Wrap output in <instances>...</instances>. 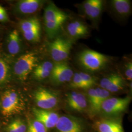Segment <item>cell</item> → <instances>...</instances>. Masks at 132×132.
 Listing matches in <instances>:
<instances>
[{"label":"cell","mask_w":132,"mask_h":132,"mask_svg":"<svg viewBox=\"0 0 132 132\" xmlns=\"http://www.w3.org/2000/svg\"><path fill=\"white\" fill-rule=\"evenodd\" d=\"M70 83V86L75 89H88V87L86 85L83 80L80 77L79 73L76 72L73 74V77L71 79Z\"/></svg>","instance_id":"23"},{"label":"cell","mask_w":132,"mask_h":132,"mask_svg":"<svg viewBox=\"0 0 132 132\" xmlns=\"http://www.w3.org/2000/svg\"><path fill=\"white\" fill-rule=\"evenodd\" d=\"M22 46V41L17 30L14 29L10 33L7 40V49L10 54L16 55L19 53Z\"/></svg>","instance_id":"17"},{"label":"cell","mask_w":132,"mask_h":132,"mask_svg":"<svg viewBox=\"0 0 132 132\" xmlns=\"http://www.w3.org/2000/svg\"><path fill=\"white\" fill-rule=\"evenodd\" d=\"M9 21V16L5 9L0 5V22H5Z\"/></svg>","instance_id":"28"},{"label":"cell","mask_w":132,"mask_h":132,"mask_svg":"<svg viewBox=\"0 0 132 132\" xmlns=\"http://www.w3.org/2000/svg\"><path fill=\"white\" fill-rule=\"evenodd\" d=\"M34 99L39 109L49 110L55 107L58 99L56 95L50 90L40 88L34 93Z\"/></svg>","instance_id":"8"},{"label":"cell","mask_w":132,"mask_h":132,"mask_svg":"<svg viewBox=\"0 0 132 132\" xmlns=\"http://www.w3.org/2000/svg\"><path fill=\"white\" fill-rule=\"evenodd\" d=\"M79 74L89 89L91 88V87L96 84V79L94 76L84 72H80Z\"/></svg>","instance_id":"25"},{"label":"cell","mask_w":132,"mask_h":132,"mask_svg":"<svg viewBox=\"0 0 132 132\" xmlns=\"http://www.w3.org/2000/svg\"><path fill=\"white\" fill-rule=\"evenodd\" d=\"M124 80L118 73H113L102 78L100 82L101 88L109 93H116L123 90L124 87Z\"/></svg>","instance_id":"9"},{"label":"cell","mask_w":132,"mask_h":132,"mask_svg":"<svg viewBox=\"0 0 132 132\" xmlns=\"http://www.w3.org/2000/svg\"><path fill=\"white\" fill-rule=\"evenodd\" d=\"M44 3L45 1L41 0L19 1L15 6V11L20 15H30L40 10Z\"/></svg>","instance_id":"13"},{"label":"cell","mask_w":132,"mask_h":132,"mask_svg":"<svg viewBox=\"0 0 132 132\" xmlns=\"http://www.w3.org/2000/svg\"><path fill=\"white\" fill-rule=\"evenodd\" d=\"M77 60L80 66L90 71H97L103 69L110 61V58L107 55L88 49L79 53Z\"/></svg>","instance_id":"2"},{"label":"cell","mask_w":132,"mask_h":132,"mask_svg":"<svg viewBox=\"0 0 132 132\" xmlns=\"http://www.w3.org/2000/svg\"><path fill=\"white\" fill-rule=\"evenodd\" d=\"M99 132H124L120 123L112 120H102L97 123Z\"/></svg>","instance_id":"19"},{"label":"cell","mask_w":132,"mask_h":132,"mask_svg":"<svg viewBox=\"0 0 132 132\" xmlns=\"http://www.w3.org/2000/svg\"><path fill=\"white\" fill-rule=\"evenodd\" d=\"M112 9L118 17L124 18L129 17L132 11V2L129 0H113Z\"/></svg>","instance_id":"16"},{"label":"cell","mask_w":132,"mask_h":132,"mask_svg":"<svg viewBox=\"0 0 132 132\" xmlns=\"http://www.w3.org/2000/svg\"><path fill=\"white\" fill-rule=\"evenodd\" d=\"M73 74L71 67L65 62H55L50 77L55 84H61L70 82Z\"/></svg>","instance_id":"7"},{"label":"cell","mask_w":132,"mask_h":132,"mask_svg":"<svg viewBox=\"0 0 132 132\" xmlns=\"http://www.w3.org/2000/svg\"><path fill=\"white\" fill-rule=\"evenodd\" d=\"M11 77V70L9 64L0 58V85L7 83Z\"/></svg>","instance_id":"21"},{"label":"cell","mask_w":132,"mask_h":132,"mask_svg":"<svg viewBox=\"0 0 132 132\" xmlns=\"http://www.w3.org/2000/svg\"><path fill=\"white\" fill-rule=\"evenodd\" d=\"M38 58L33 52H28L21 55L14 64L15 75L19 80L25 81L29 73L37 66Z\"/></svg>","instance_id":"3"},{"label":"cell","mask_w":132,"mask_h":132,"mask_svg":"<svg viewBox=\"0 0 132 132\" xmlns=\"http://www.w3.org/2000/svg\"><path fill=\"white\" fill-rule=\"evenodd\" d=\"M16 132H26L27 127L22 120L16 119L12 121Z\"/></svg>","instance_id":"26"},{"label":"cell","mask_w":132,"mask_h":132,"mask_svg":"<svg viewBox=\"0 0 132 132\" xmlns=\"http://www.w3.org/2000/svg\"><path fill=\"white\" fill-rule=\"evenodd\" d=\"M124 73L127 79L129 81H132V62H129L125 67Z\"/></svg>","instance_id":"27"},{"label":"cell","mask_w":132,"mask_h":132,"mask_svg":"<svg viewBox=\"0 0 132 132\" xmlns=\"http://www.w3.org/2000/svg\"><path fill=\"white\" fill-rule=\"evenodd\" d=\"M68 35L73 39H78L85 37L89 33L87 27L79 21L75 20L68 24L66 28Z\"/></svg>","instance_id":"15"},{"label":"cell","mask_w":132,"mask_h":132,"mask_svg":"<svg viewBox=\"0 0 132 132\" xmlns=\"http://www.w3.org/2000/svg\"><path fill=\"white\" fill-rule=\"evenodd\" d=\"M72 43L71 40L59 37L49 45L51 56L55 62H63L69 56Z\"/></svg>","instance_id":"4"},{"label":"cell","mask_w":132,"mask_h":132,"mask_svg":"<svg viewBox=\"0 0 132 132\" xmlns=\"http://www.w3.org/2000/svg\"><path fill=\"white\" fill-rule=\"evenodd\" d=\"M44 18L47 37L52 39L59 33L69 16L54 3L51 2L45 9Z\"/></svg>","instance_id":"1"},{"label":"cell","mask_w":132,"mask_h":132,"mask_svg":"<svg viewBox=\"0 0 132 132\" xmlns=\"http://www.w3.org/2000/svg\"><path fill=\"white\" fill-rule=\"evenodd\" d=\"M58 132H82L83 127L80 122L68 116L59 117L55 125Z\"/></svg>","instance_id":"11"},{"label":"cell","mask_w":132,"mask_h":132,"mask_svg":"<svg viewBox=\"0 0 132 132\" xmlns=\"http://www.w3.org/2000/svg\"><path fill=\"white\" fill-rule=\"evenodd\" d=\"M33 112L36 120L42 123L47 129L55 126L59 118L56 113L50 110L33 108Z\"/></svg>","instance_id":"12"},{"label":"cell","mask_w":132,"mask_h":132,"mask_svg":"<svg viewBox=\"0 0 132 132\" xmlns=\"http://www.w3.org/2000/svg\"><path fill=\"white\" fill-rule=\"evenodd\" d=\"M54 64L50 61L43 62L36 66L33 71V76L37 80L45 79L50 77L52 72Z\"/></svg>","instance_id":"18"},{"label":"cell","mask_w":132,"mask_h":132,"mask_svg":"<svg viewBox=\"0 0 132 132\" xmlns=\"http://www.w3.org/2000/svg\"><path fill=\"white\" fill-rule=\"evenodd\" d=\"M28 132H47V129L42 123L36 120L29 122Z\"/></svg>","instance_id":"24"},{"label":"cell","mask_w":132,"mask_h":132,"mask_svg":"<svg viewBox=\"0 0 132 132\" xmlns=\"http://www.w3.org/2000/svg\"><path fill=\"white\" fill-rule=\"evenodd\" d=\"M131 102V98H108L106 99L101 106L100 112L109 115H115L121 113L127 108Z\"/></svg>","instance_id":"6"},{"label":"cell","mask_w":132,"mask_h":132,"mask_svg":"<svg viewBox=\"0 0 132 132\" xmlns=\"http://www.w3.org/2000/svg\"><path fill=\"white\" fill-rule=\"evenodd\" d=\"M20 28L26 40L33 43L40 41L41 24L37 17H32L21 21Z\"/></svg>","instance_id":"5"},{"label":"cell","mask_w":132,"mask_h":132,"mask_svg":"<svg viewBox=\"0 0 132 132\" xmlns=\"http://www.w3.org/2000/svg\"><path fill=\"white\" fill-rule=\"evenodd\" d=\"M2 113L5 117H10L20 112L15 106L5 92L2 96Z\"/></svg>","instance_id":"20"},{"label":"cell","mask_w":132,"mask_h":132,"mask_svg":"<svg viewBox=\"0 0 132 132\" xmlns=\"http://www.w3.org/2000/svg\"><path fill=\"white\" fill-rule=\"evenodd\" d=\"M67 102L70 108L77 112H82L87 107V101L85 95L76 91L67 95Z\"/></svg>","instance_id":"14"},{"label":"cell","mask_w":132,"mask_h":132,"mask_svg":"<svg viewBox=\"0 0 132 132\" xmlns=\"http://www.w3.org/2000/svg\"><path fill=\"white\" fill-rule=\"evenodd\" d=\"M6 132H16L13 123H10L6 128Z\"/></svg>","instance_id":"29"},{"label":"cell","mask_w":132,"mask_h":132,"mask_svg":"<svg viewBox=\"0 0 132 132\" xmlns=\"http://www.w3.org/2000/svg\"><path fill=\"white\" fill-rule=\"evenodd\" d=\"M103 6V2L101 0H87L83 2L82 9L88 18L95 22L101 16Z\"/></svg>","instance_id":"10"},{"label":"cell","mask_w":132,"mask_h":132,"mask_svg":"<svg viewBox=\"0 0 132 132\" xmlns=\"http://www.w3.org/2000/svg\"><path fill=\"white\" fill-rule=\"evenodd\" d=\"M88 97L89 104L90 113L93 114L98 113L97 109L98 93L96 89H89L88 92Z\"/></svg>","instance_id":"22"}]
</instances>
